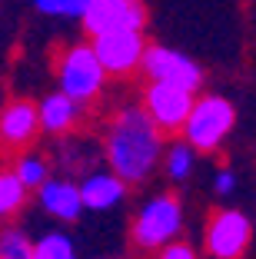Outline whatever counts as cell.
Listing matches in <instances>:
<instances>
[{
  "instance_id": "cell-21",
  "label": "cell",
  "mask_w": 256,
  "mask_h": 259,
  "mask_svg": "<svg viewBox=\"0 0 256 259\" xmlns=\"http://www.w3.org/2000/svg\"><path fill=\"white\" fill-rule=\"evenodd\" d=\"M233 183H236V180H233V173H230V169L216 173V190L220 193H230V190H233Z\"/></svg>"
},
{
  "instance_id": "cell-19",
  "label": "cell",
  "mask_w": 256,
  "mask_h": 259,
  "mask_svg": "<svg viewBox=\"0 0 256 259\" xmlns=\"http://www.w3.org/2000/svg\"><path fill=\"white\" fill-rule=\"evenodd\" d=\"M190 166H193V153H190V146H173L170 156H166V169H170V176H173V180H187Z\"/></svg>"
},
{
  "instance_id": "cell-16",
  "label": "cell",
  "mask_w": 256,
  "mask_h": 259,
  "mask_svg": "<svg viewBox=\"0 0 256 259\" xmlns=\"http://www.w3.org/2000/svg\"><path fill=\"white\" fill-rule=\"evenodd\" d=\"M14 176L23 183V190H33V186H40L47 180V163L37 160V156H23V160L17 163Z\"/></svg>"
},
{
  "instance_id": "cell-7",
  "label": "cell",
  "mask_w": 256,
  "mask_h": 259,
  "mask_svg": "<svg viewBox=\"0 0 256 259\" xmlns=\"http://www.w3.org/2000/svg\"><path fill=\"white\" fill-rule=\"evenodd\" d=\"M180 203L173 196H157L143 206V213L133 223V239L140 246H163L180 229Z\"/></svg>"
},
{
  "instance_id": "cell-2",
  "label": "cell",
  "mask_w": 256,
  "mask_h": 259,
  "mask_svg": "<svg viewBox=\"0 0 256 259\" xmlns=\"http://www.w3.org/2000/svg\"><path fill=\"white\" fill-rule=\"evenodd\" d=\"M233 126V107L223 97H206L200 103H193L183 120V133H187L190 146L196 150H216L223 143V137Z\"/></svg>"
},
{
  "instance_id": "cell-11",
  "label": "cell",
  "mask_w": 256,
  "mask_h": 259,
  "mask_svg": "<svg viewBox=\"0 0 256 259\" xmlns=\"http://www.w3.org/2000/svg\"><path fill=\"white\" fill-rule=\"evenodd\" d=\"M40 203H44L47 213L60 216V220H77L83 209L80 203V186L67 183V180H50V183H40Z\"/></svg>"
},
{
  "instance_id": "cell-1",
  "label": "cell",
  "mask_w": 256,
  "mask_h": 259,
  "mask_svg": "<svg viewBox=\"0 0 256 259\" xmlns=\"http://www.w3.org/2000/svg\"><path fill=\"white\" fill-rule=\"evenodd\" d=\"M106 156H110L113 176H120L123 183H140L157 166L160 130L150 123L143 110H123L110 126Z\"/></svg>"
},
{
  "instance_id": "cell-10",
  "label": "cell",
  "mask_w": 256,
  "mask_h": 259,
  "mask_svg": "<svg viewBox=\"0 0 256 259\" xmlns=\"http://www.w3.org/2000/svg\"><path fill=\"white\" fill-rule=\"evenodd\" d=\"M37 107L27 103V100H17L10 103L4 113H0V143L4 146H23L37 137Z\"/></svg>"
},
{
  "instance_id": "cell-6",
  "label": "cell",
  "mask_w": 256,
  "mask_h": 259,
  "mask_svg": "<svg viewBox=\"0 0 256 259\" xmlns=\"http://www.w3.org/2000/svg\"><path fill=\"white\" fill-rule=\"evenodd\" d=\"M140 63H143V70L150 73L153 83L183 87V90H190V93L203 83V70L196 67L187 54H176V50H166V47H150V50H143V60Z\"/></svg>"
},
{
  "instance_id": "cell-18",
  "label": "cell",
  "mask_w": 256,
  "mask_h": 259,
  "mask_svg": "<svg viewBox=\"0 0 256 259\" xmlns=\"http://www.w3.org/2000/svg\"><path fill=\"white\" fill-rule=\"evenodd\" d=\"M33 4L50 17H80L87 7V0H33Z\"/></svg>"
},
{
  "instance_id": "cell-15",
  "label": "cell",
  "mask_w": 256,
  "mask_h": 259,
  "mask_svg": "<svg viewBox=\"0 0 256 259\" xmlns=\"http://www.w3.org/2000/svg\"><path fill=\"white\" fill-rule=\"evenodd\" d=\"M23 196H27V190H23L20 180H17L14 173H0V216L20 209Z\"/></svg>"
},
{
  "instance_id": "cell-3",
  "label": "cell",
  "mask_w": 256,
  "mask_h": 259,
  "mask_svg": "<svg viewBox=\"0 0 256 259\" xmlns=\"http://www.w3.org/2000/svg\"><path fill=\"white\" fill-rule=\"evenodd\" d=\"M83 27L97 37L106 30H140L147 23V7L140 0H87Z\"/></svg>"
},
{
  "instance_id": "cell-17",
  "label": "cell",
  "mask_w": 256,
  "mask_h": 259,
  "mask_svg": "<svg viewBox=\"0 0 256 259\" xmlns=\"http://www.w3.org/2000/svg\"><path fill=\"white\" fill-rule=\"evenodd\" d=\"M0 259H30V243L23 233L17 229H7L0 236Z\"/></svg>"
},
{
  "instance_id": "cell-14",
  "label": "cell",
  "mask_w": 256,
  "mask_h": 259,
  "mask_svg": "<svg viewBox=\"0 0 256 259\" xmlns=\"http://www.w3.org/2000/svg\"><path fill=\"white\" fill-rule=\"evenodd\" d=\"M30 259H77V252H74V243L67 236L50 233L37 246H30Z\"/></svg>"
},
{
  "instance_id": "cell-12",
  "label": "cell",
  "mask_w": 256,
  "mask_h": 259,
  "mask_svg": "<svg viewBox=\"0 0 256 259\" xmlns=\"http://www.w3.org/2000/svg\"><path fill=\"white\" fill-rule=\"evenodd\" d=\"M77 116H80V103H77L74 97H67V93H53V97H47L44 103H40L37 110V120L44 123V130H50V133H63V130H70L77 123Z\"/></svg>"
},
{
  "instance_id": "cell-5",
  "label": "cell",
  "mask_w": 256,
  "mask_h": 259,
  "mask_svg": "<svg viewBox=\"0 0 256 259\" xmlns=\"http://www.w3.org/2000/svg\"><path fill=\"white\" fill-rule=\"evenodd\" d=\"M93 54H97L103 73H130L143 60V33L140 30H106L93 37Z\"/></svg>"
},
{
  "instance_id": "cell-4",
  "label": "cell",
  "mask_w": 256,
  "mask_h": 259,
  "mask_svg": "<svg viewBox=\"0 0 256 259\" xmlns=\"http://www.w3.org/2000/svg\"><path fill=\"white\" fill-rule=\"evenodd\" d=\"M60 87L67 97H74L77 103L90 100L93 93L103 87V67H100L97 54L90 47H74L67 50L60 60Z\"/></svg>"
},
{
  "instance_id": "cell-8",
  "label": "cell",
  "mask_w": 256,
  "mask_h": 259,
  "mask_svg": "<svg viewBox=\"0 0 256 259\" xmlns=\"http://www.w3.org/2000/svg\"><path fill=\"white\" fill-rule=\"evenodd\" d=\"M253 226L243 213L236 209H220L206 226V249L216 259H240L249 246Z\"/></svg>"
},
{
  "instance_id": "cell-20",
  "label": "cell",
  "mask_w": 256,
  "mask_h": 259,
  "mask_svg": "<svg viewBox=\"0 0 256 259\" xmlns=\"http://www.w3.org/2000/svg\"><path fill=\"white\" fill-rule=\"evenodd\" d=\"M160 259H196V252L190 249L187 243H173V246H166V249H163Z\"/></svg>"
},
{
  "instance_id": "cell-13",
  "label": "cell",
  "mask_w": 256,
  "mask_h": 259,
  "mask_svg": "<svg viewBox=\"0 0 256 259\" xmlns=\"http://www.w3.org/2000/svg\"><path fill=\"white\" fill-rule=\"evenodd\" d=\"M123 196V180L120 176H90L80 186V203L90 209H110L113 203H120Z\"/></svg>"
},
{
  "instance_id": "cell-9",
  "label": "cell",
  "mask_w": 256,
  "mask_h": 259,
  "mask_svg": "<svg viewBox=\"0 0 256 259\" xmlns=\"http://www.w3.org/2000/svg\"><path fill=\"white\" fill-rule=\"evenodd\" d=\"M190 107H193V93L183 90V87H170V83H153L147 90V110L150 123L157 130H180L187 120Z\"/></svg>"
}]
</instances>
